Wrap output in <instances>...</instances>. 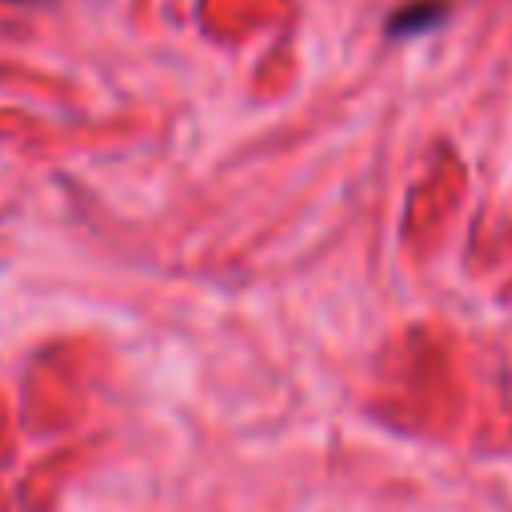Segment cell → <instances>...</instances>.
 <instances>
[{"mask_svg": "<svg viewBox=\"0 0 512 512\" xmlns=\"http://www.w3.org/2000/svg\"><path fill=\"white\" fill-rule=\"evenodd\" d=\"M440 16H444V4H440V0H420V4H408V8H400V12L392 16L388 32H392V36L424 32V28H432Z\"/></svg>", "mask_w": 512, "mask_h": 512, "instance_id": "1", "label": "cell"}]
</instances>
